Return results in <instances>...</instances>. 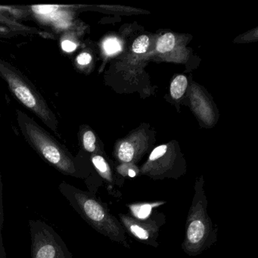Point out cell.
Listing matches in <instances>:
<instances>
[{
	"label": "cell",
	"instance_id": "obj_3",
	"mask_svg": "<svg viewBox=\"0 0 258 258\" xmlns=\"http://www.w3.org/2000/svg\"><path fill=\"white\" fill-rule=\"evenodd\" d=\"M217 241V230L208 214V200L203 179H197L188 211L182 249L189 256H197Z\"/></svg>",
	"mask_w": 258,
	"mask_h": 258
},
{
	"label": "cell",
	"instance_id": "obj_18",
	"mask_svg": "<svg viewBox=\"0 0 258 258\" xmlns=\"http://www.w3.org/2000/svg\"><path fill=\"white\" fill-rule=\"evenodd\" d=\"M61 49L66 52H72L76 50L77 44L72 40L66 39L61 43Z\"/></svg>",
	"mask_w": 258,
	"mask_h": 258
},
{
	"label": "cell",
	"instance_id": "obj_11",
	"mask_svg": "<svg viewBox=\"0 0 258 258\" xmlns=\"http://www.w3.org/2000/svg\"><path fill=\"white\" fill-rule=\"evenodd\" d=\"M175 46V37L171 33L161 36L157 43V50L161 53L171 51Z\"/></svg>",
	"mask_w": 258,
	"mask_h": 258
},
{
	"label": "cell",
	"instance_id": "obj_9",
	"mask_svg": "<svg viewBox=\"0 0 258 258\" xmlns=\"http://www.w3.org/2000/svg\"><path fill=\"white\" fill-rule=\"evenodd\" d=\"M4 222V184H3L2 173L0 170V258H7V250L4 246V238H3Z\"/></svg>",
	"mask_w": 258,
	"mask_h": 258
},
{
	"label": "cell",
	"instance_id": "obj_12",
	"mask_svg": "<svg viewBox=\"0 0 258 258\" xmlns=\"http://www.w3.org/2000/svg\"><path fill=\"white\" fill-rule=\"evenodd\" d=\"M117 156H118L119 160L123 162H131L135 156V149H134V146L126 142L122 143L119 147Z\"/></svg>",
	"mask_w": 258,
	"mask_h": 258
},
{
	"label": "cell",
	"instance_id": "obj_4",
	"mask_svg": "<svg viewBox=\"0 0 258 258\" xmlns=\"http://www.w3.org/2000/svg\"><path fill=\"white\" fill-rule=\"evenodd\" d=\"M0 78L7 83L12 94L21 104L51 131L58 132V119L43 96L21 71L3 58H0Z\"/></svg>",
	"mask_w": 258,
	"mask_h": 258
},
{
	"label": "cell",
	"instance_id": "obj_17",
	"mask_svg": "<svg viewBox=\"0 0 258 258\" xmlns=\"http://www.w3.org/2000/svg\"><path fill=\"white\" fill-rule=\"evenodd\" d=\"M167 146L166 145H162V146H158V147L155 148L154 149L153 152L151 154L150 157H149V161H156L158 158H161L165 155L167 152Z\"/></svg>",
	"mask_w": 258,
	"mask_h": 258
},
{
	"label": "cell",
	"instance_id": "obj_1",
	"mask_svg": "<svg viewBox=\"0 0 258 258\" xmlns=\"http://www.w3.org/2000/svg\"><path fill=\"white\" fill-rule=\"evenodd\" d=\"M58 190L74 210L93 229L112 241L130 247L126 231L121 223L93 193L66 182L59 184Z\"/></svg>",
	"mask_w": 258,
	"mask_h": 258
},
{
	"label": "cell",
	"instance_id": "obj_7",
	"mask_svg": "<svg viewBox=\"0 0 258 258\" xmlns=\"http://www.w3.org/2000/svg\"><path fill=\"white\" fill-rule=\"evenodd\" d=\"M162 202L155 203H137L128 205L132 217L138 220H146L152 213V209L155 207L159 206Z\"/></svg>",
	"mask_w": 258,
	"mask_h": 258
},
{
	"label": "cell",
	"instance_id": "obj_13",
	"mask_svg": "<svg viewBox=\"0 0 258 258\" xmlns=\"http://www.w3.org/2000/svg\"><path fill=\"white\" fill-rule=\"evenodd\" d=\"M83 146L87 152L93 153L96 151V139L95 134L91 131L84 133L82 137Z\"/></svg>",
	"mask_w": 258,
	"mask_h": 258
},
{
	"label": "cell",
	"instance_id": "obj_10",
	"mask_svg": "<svg viewBox=\"0 0 258 258\" xmlns=\"http://www.w3.org/2000/svg\"><path fill=\"white\" fill-rule=\"evenodd\" d=\"M187 87V79L183 75L176 77L170 86V93L172 97L175 99L182 97Z\"/></svg>",
	"mask_w": 258,
	"mask_h": 258
},
{
	"label": "cell",
	"instance_id": "obj_16",
	"mask_svg": "<svg viewBox=\"0 0 258 258\" xmlns=\"http://www.w3.org/2000/svg\"><path fill=\"white\" fill-rule=\"evenodd\" d=\"M58 6L43 5V6H33L31 10L33 12L40 15H48L54 13L58 10Z\"/></svg>",
	"mask_w": 258,
	"mask_h": 258
},
{
	"label": "cell",
	"instance_id": "obj_14",
	"mask_svg": "<svg viewBox=\"0 0 258 258\" xmlns=\"http://www.w3.org/2000/svg\"><path fill=\"white\" fill-rule=\"evenodd\" d=\"M149 40L147 36H140L133 44V51L136 53H145L149 47Z\"/></svg>",
	"mask_w": 258,
	"mask_h": 258
},
{
	"label": "cell",
	"instance_id": "obj_8",
	"mask_svg": "<svg viewBox=\"0 0 258 258\" xmlns=\"http://www.w3.org/2000/svg\"><path fill=\"white\" fill-rule=\"evenodd\" d=\"M92 162L103 179H105L107 182H113V176L111 169L103 157L101 155H94L92 158Z\"/></svg>",
	"mask_w": 258,
	"mask_h": 258
},
{
	"label": "cell",
	"instance_id": "obj_2",
	"mask_svg": "<svg viewBox=\"0 0 258 258\" xmlns=\"http://www.w3.org/2000/svg\"><path fill=\"white\" fill-rule=\"evenodd\" d=\"M16 117L22 135L43 161L66 176L84 177L66 146L24 111L16 110Z\"/></svg>",
	"mask_w": 258,
	"mask_h": 258
},
{
	"label": "cell",
	"instance_id": "obj_5",
	"mask_svg": "<svg viewBox=\"0 0 258 258\" xmlns=\"http://www.w3.org/2000/svg\"><path fill=\"white\" fill-rule=\"evenodd\" d=\"M29 227L31 258H73L62 238L46 222L31 220Z\"/></svg>",
	"mask_w": 258,
	"mask_h": 258
},
{
	"label": "cell",
	"instance_id": "obj_15",
	"mask_svg": "<svg viewBox=\"0 0 258 258\" xmlns=\"http://www.w3.org/2000/svg\"><path fill=\"white\" fill-rule=\"evenodd\" d=\"M104 49L108 54H114L121 50V46L117 39L109 38L104 43Z\"/></svg>",
	"mask_w": 258,
	"mask_h": 258
},
{
	"label": "cell",
	"instance_id": "obj_6",
	"mask_svg": "<svg viewBox=\"0 0 258 258\" xmlns=\"http://www.w3.org/2000/svg\"><path fill=\"white\" fill-rule=\"evenodd\" d=\"M120 223L126 232H129L134 238L141 242L157 247L159 225L152 219L138 220L132 216L119 214Z\"/></svg>",
	"mask_w": 258,
	"mask_h": 258
},
{
	"label": "cell",
	"instance_id": "obj_19",
	"mask_svg": "<svg viewBox=\"0 0 258 258\" xmlns=\"http://www.w3.org/2000/svg\"><path fill=\"white\" fill-rule=\"evenodd\" d=\"M76 61L80 66H87V64L91 62V55L87 53V52H83V53L80 54V55L77 57Z\"/></svg>",
	"mask_w": 258,
	"mask_h": 258
}]
</instances>
